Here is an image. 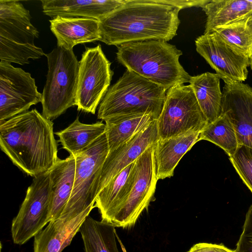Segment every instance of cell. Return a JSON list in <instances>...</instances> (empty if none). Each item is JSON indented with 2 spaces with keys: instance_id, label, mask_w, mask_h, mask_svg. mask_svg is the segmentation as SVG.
<instances>
[{
  "instance_id": "obj_1",
  "label": "cell",
  "mask_w": 252,
  "mask_h": 252,
  "mask_svg": "<svg viewBox=\"0 0 252 252\" xmlns=\"http://www.w3.org/2000/svg\"><path fill=\"white\" fill-rule=\"evenodd\" d=\"M0 147L15 165L33 177L49 171L59 158L53 123L36 109L0 122Z\"/></svg>"
},
{
  "instance_id": "obj_2",
  "label": "cell",
  "mask_w": 252,
  "mask_h": 252,
  "mask_svg": "<svg viewBox=\"0 0 252 252\" xmlns=\"http://www.w3.org/2000/svg\"><path fill=\"white\" fill-rule=\"evenodd\" d=\"M124 4L99 21L100 41L117 47L155 39L168 41L180 24L177 7L166 0H124Z\"/></svg>"
},
{
  "instance_id": "obj_3",
  "label": "cell",
  "mask_w": 252,
  "mask_h": 252,
  "mask_svg": "<svg viewBox=\"0 0 252 252\" xmlns=\"http://www.w3.org/2000/svg\"><path fill=\"white\" fill-rule=\"evenodd\" d=\"M117 61L126 69L167 91L189 82L190 76L180 64L182 52L162 40L126 43L117 46Z\"/></svg>"
},
{
  "instance_id": "obj_4",
  "label": "cell",
  "mask_w": 252,
  "mask_h": 252,
  "mask_svg": "<svg viewBox=\"0 0 252 252\" xmlns=\"http://www.w3.org/2000/svg\"><path fill=\"white\" fill-rule=\"evenodd\" d=\"M166 92L163 87L126 69L101 101L97 118L105 121L118 116L148 114L158 120Z\"/></svg>"
},
{
  "instance_id": "obj_5",
  "label": "cell",
  "mask_w": 252,
  "mask_h": 252,
  "mask_svg": "<svg viewBox=\"0 0 252 252\" xmlns=\"http://www.w3.org/2000/svg\"><path fill=\"white\" fill-rule=\"evenodd\" d=\"M29 10L16 0H0V59L21 65L45 55L34 44L38 30Z\"/></svg>"
},
{
  "instance_id": "obj_6",
  "label": "cell",
  "mask_w": 252,
  "mask_h": 252,
  "mask_svg": "<svg viewBox=\"0 0 252 252\" xmlns=\"http://www.w3.org/2000/svg\"><path fill=\"white\" fill-rule=\"evenodd\" d=\"M45 56L48 72L42 93V114L52 120L76 106L79 62L73 49L58 45Z\"/></svg>"
},
{
  "instance_id": "obj_7",
  "label": "cell",
  "mask_w": 252,
  "mask_h": 252,
  "mask_svg": "<svg viewBox=\"0 0 252 252\" xmlns=\"http://www.w3.org/2000/svg\"><path fill=\"white\" fill-rule=\"evenodd\" d=\"M154 144L134 161L127 179L126 196L116 211L110 224L115 227L133 226L154 198L158 181Z\"/></svg>"
},
{
  "instance_id": "obj_8",
  "label": "cell",
  "mask_w": 252,
  "mask_h": 252,
  "mask_svg": "<svg viewBox=\"0 0 252 252\" xmlns=\"http://www.w3.org/2000/svg\"><path fill=\"white\" fill-rule=\"evenodd\" d=\"M108 153L105 132L86 150L74 156L76 168L73 188L61 217L74 218L94 205L102 169Z\"/></svg>"
},
{
  "instance_id": "obj_9",
  "label": "cell",
  "mask_w": 252,
  "mask_h": 252,
  "mask_svg": "<svg viewBox=\"0 0 252 252\" xmlns=\"http://www.w3.org/2000/svg\"><path fill=\"white\" fill-rule=\"evenodd\" d=\"M157 123L159 139L201 132L208 124L189 85L175 86L167 91Z\"/></svg>"
},
{
  "instance_id": "obj_10",
  "label": "cell",
  "mask_w": 252,
  "mask_h": 252,
  "mask_svg": "<svg viewBox=\"0 0 252 252\" xmlns=\"http://www.w3.org/2000/svg\"><path fill=\"white\" fill-rule=\"evenodd\" d=\"M100 44L86 48L79 62L77 110L94 114L107 92L113 72Z\"/></svg>"
},
{
  "instance_id": "obj_11",
  "label": "cell",
  "mask_w": 252,
  "mask_h": 252,
  "mask_svg": "<svg viewBox=\"0 0 252 252\" xmlns=\"http://www.w3.org/2000/svg\"><path fill=\"white\" fill-rule=\"evenodd\" d=\"M50 211L49 171L33 177L11 225L13 242L22 245L49 223Z\"/></svg>"
},
{
  "instance_id": "obj_12",
  "label": "cell",
  "mask_w": 252,
  "mask_h": 252,
  "mask_svg": "<svg viewBox=\"0 0 252 252\" xmlns=\"http://www.w3.org/2000/svg\"><path fill=\"white\" fill-rule=\"evenodd\" d=\"M31 74L11 63L0 62V122L29 111L41 102Z\"/></svg>"
},
{
  "instance_id": "obj_13",
  "label": "cell",
  "mask_w": 252,
  "mask_h": 252,
  "mask_svg": "<svg viewBox=\"0 0 252 252\" xmlns=\"http://www.w3.org/2000/svg\"><path fill=\"white\" fill-rule=\"evenodd\" d=\"M196 50L226 84L245 81L250 58L237 51L214 32L200 35L195 41Z\"/></svg>"
},
{
  "instance_id": "obj_14",
  "label": "cell",
  "mask_w": 252,
  "mask_h": 252,
  "mask_svg": "<svg viewBox=\"0 0 252 252\" xmlns=\"http://www.w3.org/2000/svg\"><path fill=\"white\" fill-rule=\"evenodd\" d=\"M222 94L221 113L233 125L239 145L252 148V88L242 82L225 84Z\"/></svg>"
},
{
  "instance_id": "obj_15",
  "label": "cell",
  "mask_w": 252,
  "mask_h": 252,
  "mask_svg": "<svg viewBox=\"0 0 252 252\" xmlns=\"http://www.w3.org/2000/svg\"><path fill=\"white\" fill-rule=\"evenodd\" d=\"M158 139L157 120H155L146 128L109 152L102 169L97 194L118 173L134 162Z\"/></svg>"
},
{
  "instance_id": "obj_16",
  "label": "cell",
  "mask_w": 252,
  "mask_h": 252,
  "mask_svg": "<svg viewBox=\"0 0 252 252\" xmlns=\"http://www.w3.org/2000/svg\"><path fill=\"white\" fill-rule=\"evenodd\" d=\"M43 12L57 16L86 17L100 21L121 7L124 0H42Z\"/></svg>"
},
{
  "instance_id": "obj_17",
  "label": "cell",
  "mask_w": 252,
  "mask_h": 252,
  "mask_svg": "<svg viewBox=\"0 0 252 252\" xmlns=\"http://www.w3.org/2000/svg\"><path fill=\"white\" fill-rule=\"evenodd\" d=\"M94 207V205L90 206L74 218L61 217L50 221L45 228L34 237V252H62L70 245L85 218Z\"/></svg>"
},
{
  "instance_id": "obj_18",
  "label": "cell",
  "mask_w": 252,
  "mask_h": 252,
  "mask_svg": "<svg viewBox=\"0 0 252 252\" xmlns=\"http://www.w3.org/2000/svg\"><path fill=\"white\" fill-rule=\"evenodd\" d=\"M57 45L67 50L77 45L100 41L99 21L86 17L57 16L49 21Z\"/></svg>"
},
{
  "instance_id": "obj_19",
  "label": "cell",
  "mask_w": 252,
  "mask_h": 252,
  "mask_svg": "<svg viewBox=\"0 0 252 252\" xmlns=\"http://www.w3.org/2000/svg\"><path fill=\"white\" fill-rule=\"evenodd\" d=\"M75 168V158L70 155L63 159L58 158L49 171V222L60 218L67 205L73 188Z\"/></svg>"
},
{
  "instance_id": "obj_20",
  "label": "cell",
  "mask_w": 252,
  "mask_h": 252,
  "mask_svg": "<svg viewBox=\"0 0 252 252\" xmlns=\"http://www.w3.org/2000/svg\"><path fill=\"white\" fill-rule=\"evenodd\" d=\"M200 132H190L164 139L154 144V157L158 180L173 176L184 155L199 140Z\"/></svg>"
},
{
  "instance_id": "obj_21",
  "label": "cell",
  "mask_w": 252,
  "mask_h": 252,
  "mask_svg": "<svg viewBox=\"0 0 252 252\" xmlns=\"http://www.w3.org/2000/svg\"><path fill=\"white\" fill-rule=\"evenodd\" d=\"M189 83L208 123L213 122L221 113L220 78L216 73L207 72L191 76Z\"/></svg>"
},
{
  "instance_id": "obj_22",
  "label": "cell",
  "mask_w": 252,
  "mask_h": 252,
  "mask_svg": "<svg viewBox=\"0 0 252 252\" xmlns=\"http://www.w3.org/2000/svg\"><path fill=\"white\" fill-rule=\"evenodd\" d=\"M202 8L207 16L204 33L252 15V2L250 0H210Z\"/></svg>"
},
{
  "instance_id": "obj_23",
  "label": "cell",
  "mask_w": 252,
  "mask_h": 252,
  "mask_svg": "<svg viewBox=\"0 0 252 252\" xmlns=\"http://www.w3.org/2000/svg\"><path fill=\"white\" fill-rule=\"evenodd\" d=\"M148 114L118 116L105 120L109 153L126 143L154 121Z\"/></svg>"
},
{
  "instance_id": "obj_24",
  "label": "cell",
  "mask_w": 252,
  "mask_h": 252,
  "mask_svg": "<svg viewBox=\"0 0 252 252\" xmlns=\"http://www.w3.org/2000/svg\"><path fill=\"white\" fill-rule=\"evenodd\" d=\"M106 125L102 121L92 124L81 123L77 117L66 128L56 132L63 149L76 156L88 148L105 132Z\"/></svg>"
},
{
  "instance_id": "obj_25",
  "label": "cell",
  "mask_w": 252,
  "mask_h": 252,
  "mask_svg": "<svg viewBox=\"0 0 252 252\" xmlns=\"http://www.w3.org/2000/svg\"><path fill=\"white\" fill-rule=\"evenodd\" d=\"M85 252H119L116 243L115 227L88 216L79 231Z\"/></svg>"
},
{
  "instance_id": "obj_26",
  "label": "cell",
  "mask_w": 252,
  "mask_h": 252,
  "mask_svg": "<svg viewBox=\"0 0 252 252\" xmlns=\"http://www.w3.org/2000/svg\"><path fill=\"white\" fill-rule=\"evenodd\" d=\"M199 140L215 144L222 149L229 157L236 153L239 146L234 127L227 116L223 113L205 126L200 133Z\"/></svg>"
},
{
  "instance_id": "obj_27",
  "label": "cell",
  "mask_w": 252,
  "mask_h": 252,
  "mask_svg": "<svg viewBox=\"0 0 252 252\" xmlns=\"http://www.w3.org/2000/svg\"><path fill=\"white\" fill-rule=\"evenodd\" d=\"M251 16L217 27L211 32H215L233 48L250 58L252 55V28L249 23Z\"/></svg>"
},
{
  "instance_id": "obj_28",
  "label": "cell",
  "mask_w": 252,
  "mask_h": 252,
  "mask_svg": "<svg viewBox=\"0 0 252 252\" xmlns=\"http://www.w3.org/2000/svg\"><path fill=\"white\" fill-rule=\"evenodd\" d=\"M229 159L244 184L252 192V148L239 145Z\"/></svg>"
},
{
  "instance_id": "obj_29",
  "label": "cell",
  "mask_w": 252,
  "mask_h": 252,
  "mask_svg": "<svg viewBox=\"0 0 252 252\" xmlns=\"http://www.w3.org/2000/svg\"><path fill=\"white\" fill-rule=\"evenodd\" d=\"M235 251L236 252H252V205L246 214L243 231Z\"/></svg>"
},
{
  "instance_id": "obj_30",
  "label": "cell",
  "mask_w": 252,
  "mask_h": 252,
  "mask_svg": "<svg viewBox=\"0 0 252 252\" xmlns=\"http://www.w3.org/2000/svg\"><path fill=\"white\" fill-rule=\"evenodd\" d=\"M187 252H236L222 244L199 243L194 245Z\"/></svg>"
},
{
  "instance_id": "obj_31",
  "label": "cell",
  "mask_w": 252,
  "mask_h": 252,
  "mask_svg": "<svg viewBox=\"0 0 252 252\" xmlns=\"http://www.w3.org/2000/svg\"><path fill=\"white\" fill-rule=\"evenodd\" d=\"M249 23L251 28H252V15L250 17L249 19Z\"/></svg>"
},
{
  "instance_id": "obj_32",
  "label": "cell",
  "mask_w": 252,
  "mask_h": 252,
  "mask_svg": "<svg viewBox=\"0 0 252 252\" xmlns=\"http://www.w3.org/2000/svg\"><path fill=\"white\" fill-rule=\"evenodd\" d=\"M250 65L251 66V69H252V55L250 57Z\"/></svg>"
},
{
  "instance_id": "obj_33",
  "label": "cell",
  "mask_w": 252,
  "mask_h": 252,
  "mask_svg": "<svg viewBox=\"0 0 252 252\" xmlns=\"http://www.w3.org/2000/svg\"><path fill=\"white\" fill-rule=\"evenodd\" d=\"M1 248H2L1 243H0V252H1Z\"/></svg>"
}]
</instances>
